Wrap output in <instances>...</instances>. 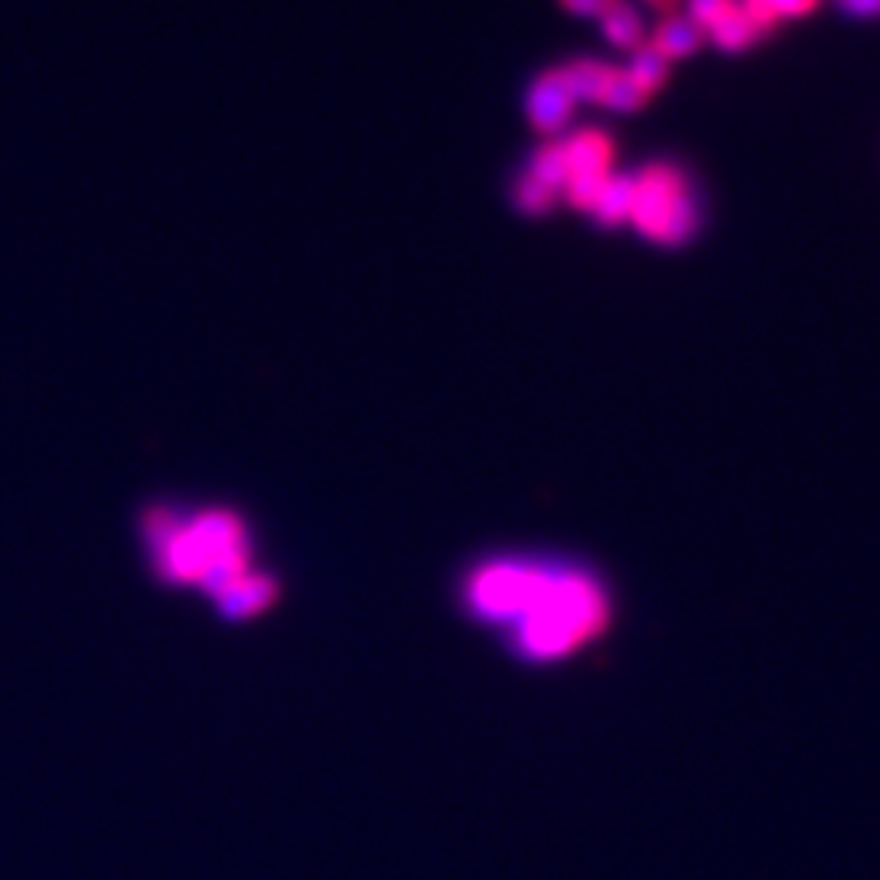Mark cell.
I'll return each instance as SVG.
<instances>
[{"label": "cell", "instance_id": "obj_1", "mask_svg": "<svg viewBox=\"0 0 880 880\" xmlns=\"http://www.w3.org/2000/svg\"><path fill=\"white\" fill-rule=\"evenodd\" d=\"M453 617L526 672H561L617 630L620 593L607 568L561 544H496L450 578Z\"/></svg>", "mask_w": 880, "mask_h": 880}, {"label": "cell", "instance_id": "obj_2", "mask_svg": "<svg viewBox=\"0 0 880 880\" xmlns=\"http://www.w3.org/2000/svg\"><path fill=\"white\" fill-rule=\"evenodd\" d=\"M141 561L153 584L202 600L222 627L261 623L284 600L281 571L236 506H147Z\"/></svg>", "mask_w": 880, "mask_h": 880}, {"label": "cell", "instance_id": "obj_3", "mask_svg": "<svg viewBox=\"0 0 880 880\" xmlns=\"http://www.w3.org/2000/svg\"><path fill=\"white\" fill-rule=\"evenodd\" d=\"M636 229L656 242H684L698 226V202L688 190L684 177L672 167H646L633 177Z\"/></svg>", "mask_w": 880, "mask_h": 880}, {"label": "cell", "instance_id": "obj_4", "mask_svg": "<svg viewBox=\"0 0 880 880\" xmlns=\"http://www.w3.org/2000/svg\"><path fill=\"white\" fill-rule=\"evenodd\" d=\"M561 157H564V193L571 196L574 206L590 209L593 196L610 180V160H613L610 141L600 131H581L561 144Z\"/></svg>", "mask_w": 880, "mask_h": 880}, {"label": "cell", "instance_id": "obj_5", "mask_svg": "<svg viewBox=\"0 0 880 880\" xmlns=\"http://www.w3.org/2000/svg\"><path fill=\"white\" fill-rule=\"evenodd\" d=\"M571 108H574V96L564 82V72H548L541 76L536 86H532V96H529V114L541 131L554 134L568 124L571 118Z\"/></svg>", "mask_w": 880, "mask_h": 880}, {"label": "cell", "instance_id": "obj_6", "mask_svg": "<svg viewBox=\"0 0 880 880\" xmlns=\"http://www.w3.org/2000/svg\"><path fill=\"white\" fill-rule=\"evenodd\" d=\"M561 72H564V82H568L574 101H597V104H603L607 96H610V89H613V82H617V72L620 69H610L603 62H574V66H568Z\"/></svg>", "mask_w": 880, "mask_h": 880}, {"label": "cell", "instance_id": "obj_7", "mask_svg": "<svg viewBox=\"0 0 880 880\" xmlns=\"http://www.w3.org/2000/svg\"><path fill=\"white\" fill-rule=\"evenodd\" d=\"M590 212L600 222H623L633 212V177H613L600 187V193L593 196Z\"/></svg>", "mask_w": 880, "mask_h": 880}, {"label": "cell", "instance_id": "obj_8", "mask_svg": "<svg viewBox=\"0 0 880 880\" xmlns=\"http://www.w3.org/2000/svg\"><path fill=\"white\" fill-rule=\"evenodd\" d=\"M698 40H701V27H698L694 20L676 17V20H669V23H662V27H659L652 49H656V52H659V56L669 62V59H676V56L691 52V49L698 47Z\"/></svg>", "mask_w": 880, "mask_h": 880}, {"label": "cell", "instance_id": "obj_9", "mask_svg": "<svg viewBox=\"0 0 880 880\" xmlns=\"http://www.w3.org/2000/svg\"><path fill=\"white\" fill-rule=\"evenodd\" d=\"M711 33H714V43L724 49H743L750 47L757 37H760V30H757V23L747 17V10L743 7H731L714 27H711Z\"/></svg>", "mask_w": 880, "mask_h": 880}, {"label": "cell", "instance_id": "obj_10", "mask_svg": "<svg viewBox=\"0 0 880 880\" xmlns=\"http://www.w3.org/2000/svg\"><path fill=\"white\" fill-rule=\"evenodd\" d=\"M816 0H747V17L757 23V30H770L780 17H796L806 13Z\"/></svg>", "mask_w": 880, "mask_h": 880}, {"label": "cell", "instance_id": "obj_11", "mask_svg": "<svg viewBox=\"0 0 880 880\" xmlns=\"http://www.w3.org/2000/svg\"><path fill=\"white\" fill-rule=\"evenodd\" d=\"M600 23H603V33H607V40L613 47H633V43H639V17L627 3H613L600 17Z\"/></svg>", "mask_w": 880, "mask_h": 880}, {"label": "cell", "instance_id": "obj_12", "mask_svg": "<svg viewBox=\"0 0 880 880\" xmlns=\"http://www.w3.org/2000/svg\"><path fill=\"white\" fill-rule=\"evenodd\" d=\"M630 79H633V86L646 96V92H652L662 79H666V59L656 52V49H639L636 52V59L630 62V69H623Z\"/></svg>", "mask_w": 880, "mask_h": 880}, {"label": "cell", "instance_id": "obj_13", "mask_svg": "<svg viewBox=\"0 0 880 880\" xmlns=\"http://www.w3.org/2000/svg\"><path fill=\"white\" fill-rule=\"evenodd\" d=\"M516 199H519V206H522L526 212H544V209L554 202V193H551L548 187H541V183L532 180V177H522V180H519V190H516Z\"/></svg>", "mask_w": 880, "mask_h": 880}, {"label": "cell", "instance_id": "obj_14", "mask_svg": "<svg viewBox=\"0 0 880 880\" xmlns=\"http://www.w3.org/2000/svg\"><path fill=\"white\" fill-rule=\"evenodd\" d=\"M688 7H691V20L698 27H708L711 30L731 10L733 0H688Z\"/></svg>", "mask_w": 880, "mask_h": 880}, {"label": "cell", "instance_id": "obj_15", "mask_svg": "<svg viewBox=\"0 0 880 880\" xmlns=\"http://www.w3.org/2000/svg\"><path fill=\"white\" fill-rule=\"evenodd\" d=\"M617 0H564V7H571L574 13H593V17H603Z\"/></svg>", "mask_w": 880, "mask_h": 880}, {"label": "cell", "instance_id": "obj_16", "mask_svg": "<svg viewBox=\"0 0 880 880\" xmlns=\"http://www.w3.org/2000/svg\"><path fill=\"white\" fill-rule=\"evenodd\" d=\"M841 7L851 10V13H861V17L880 13V0H841Z\"/></svg>", "mask_w": 880, "mask_h": 880}, {"label": "cell", "instance_id": "obj_17", "mask_svg": "<svg viewBox=\"0 0 880 880\" xmlns=\"http://www.w3.org/2000/svg\"><path fill=\"white\" fill-rule=\"evenodd\" d=\"M649 3H656V7H672V0H649Z\"/></svg>", "mask_w": 880, "mask_h": 880}]
</instances>
